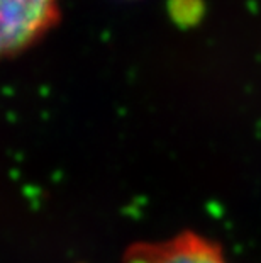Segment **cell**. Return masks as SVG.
Masks as SVG:
<instances>
[{
	"mask_svg": "<svg viewBox=\"0 0 261 263\" xmlns=\"http://www.w3.org/2000/svg\"><path fill=\"white\" fill-rule=\"evenodd\" d=\"M58 0H0V57L29 48L54 26Z\"/></svg>",
	"mask_w": 261,
	"mask_h": 263,
	"instance_id": "6da1fadb",
	"label": "cell"
},
{
	"mask_svg": "<svg viewBox=\"0 0 261 263\" xmlns=\"http://www.w3.org/2000/svg\"><path fill=\"white\" fill-rule=\"evenodd\" d=\"M126 263H229L220 246L197 233H182L153 243H137L126 253Z\"/></svg>",
	"mask_w": 261,
	"mask_h": 263,
	"instance_id": "7a4b0ae2",
	"label": "cell"
}]
</instances>
